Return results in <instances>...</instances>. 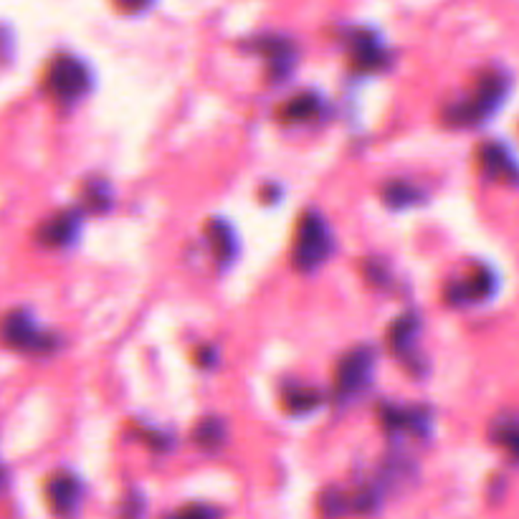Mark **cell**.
Masks as SVG:
<instances>
[{
  "label": "cell",
  "instance_id": "obj_1",
  "mask_svg": "<svg viewBox=\"0 0 519 519\" xmlns=\"http://www.w3.org/2000/svg\"><path fill=\"white\" fill-rule=\"evenodd\" d=\"M509 84H512L509 74H505L502 69L484 71L461 99L443 107L441 122L454 130H471V127L489 122L499 112V107L506 102Z\"/></svg>",
  "mask_w": 519,
  "mask_h": 519
},
{
  "label": "cell",
  "instance_id": "obj_2",
  "mask_svg": "<svg viewBox=\"0 0 519 519\" xmlns=\"http://www.w3.org/2000/svg\"><path fill=\"white\" fill-rule=\"evenodd\" d=\"M335 251V236L322 213L307 210L299 216L294 241H292V266L301 273L322 269Z\"/></svg>",
  "mask_w": 519,
  "mask_h": 519
},
{
  "label": "cell",
  "instance_id": "obj_3",
  "mask_svg": "<svg viewBox=\"0 0 519 519\" xmlns=\"http://www.w3.org/2000/svg\"><path fill=\"white\" fill-rule=\"evenodd\" d=\"M375 350L367 345H357L339 357L335 367V395L339 401L350 403L357 395H363L375 370Z\"/></svg>",
  "mask_w": 519,
  "mask_h": 519
},
{
  "label": "cell",
  "instance_id": "obj_4",
  "mask_svg": "<svg viewBox=\"0 0 519 519\" xmlns=\"http://www.w3.org/2000/svg\"><path fill=\"white\" fill-rule=\"evenodd\" d=\"M91 89V71L77 56H56L46 69V91L56 102H79Z\"/></svg>",
  "mask_w": 519,
  "mask_h": 519
},
{
  "label": "cell",
  "instance_id": "obj_5",
  "mask_svg": "<svg viewBox=\"0 0 519 519\" xmlns=\"http://www.w3.org/2000/svg\"><path fill=\"white\" fill-rule=\"evenodd\" d=\"M0 339L14 350L31 352V355H46L56 348V338L43 332L26 310L8 311L0 320Z\"/></svg>",
  "mask_w": 519,
  "mask_h": 519
},
{
  "label": "cell",
  "instance_id": "obj_6",
  "mask_svg": "<svg viewBox=\"0 0 519 519\" xmlns=\"http://www.w3.org/2000/svg\"><path fill=\"white\" fill-rule=\"evenodd\" d=\"M499 279L494 269L487 264H477L471 266L461 276H456L454 282L446 286V301L454 307H467V304H484L496 294Z\"/></svg>",
  "mask_w": 519,
  "mask_h": 519
},
{
  "label": "cell",
  "instance_id": "obj_7",
  "mask_svg": "<svg viewBox=\"0 0 519 519\" xmlns=\"http://www.w3.org/2000/svg\"><path fill=\"white\" fill-rule=\"evenodd\" d=\"M377 418L383 431L390 436H405V439H423L429 436L433 418L426 405H395V403H383L377 408Z\"/></svg>",
  "mask_w": 519,
  "mask_h": 519
},
{
  "label": "cell",
  "instance_id": "obj_8",
  "mask_svg": "<svg viewBox=\"0 0 519 519\" xmlns=\"http://www.w3.org/2000/svg\"><path fill=\"white\" fill-rule=\"evenodd\" d=\"M477 168L492 182L502 185H519V160L517 155L502 143H481L477 147Z\"/></svg>",
  "mask_w": 519,
  "mask_h": 519
},
{
  "label": "cell",
  "instance_id": "obj_9",
  "mask_svg": "<svg viewBox=\"0 0 519 519\" xmlns=\"http://www.w3.org/2000/svg\"><path fill=\"white\" fill-rule=\"evenodd\" d=\"M421 327H423L421 325V317L415 311H403L401 317L393 320V325L385 332V348L405 367H413V365L421 367L418 352H415L418 338H421Z\"/></svg>",
  "mask_w": 519,
  "mask_h": 519
},
{
  "label": "cell",
  "instance_id": "obj_10",
  "mask_svg": "<svg viewBox=\"0 0 519 519\" xmlns=\"http://www.w3.org/2000/svg\"><path fill=\"white\" fill-rule=\"evenodd\" d=\"M348 56H350V66L357 74H377L388 66L385 43L367 28H357L352 33L348 41Z\"/></svg>",
  "mask_w": 519,
  "mask_h": 519
},
{
  "label": "cell",
  "instance_id": "obj_11",
  "mask_svg": "<svg viewBox=\"0 0 519 519\" xmlns=\"http://www.w3.org/2000/svg\"><path fill=\"white\" fill-rule=\"evenodd\" d=\"M256 51L264 56L266 77L272 81H284L286 77H292V71L299 61L297 46L286 36H261V39H256Z\"/></svg>",
  "mask_w": 519,
  "mask_h": 519
},
{
  "label": "cell",
  "instance_id": "obj_12",
  "mask_svg": "<svg viewBox=\"0 0 519 519\" xmlns=\"http://www.w3.org/2000/svg\"><path fill=\"white\" fill-rule=\"evenodd\" d=\"M81 481L71 471H56L46 481V502L56 517H74L81 505Z\"/></svg>",
  "mask_w": 519,
  "mask_h": 519
},
{
  "label": "cell",
  "instance_id": "obj_13",
  "mask_svg": "<svg viewBox=\"0 0 519 519\" xmlns=\"http://www.w3.org/2000/svg\"><path fill=\"white\" fill-rule=\"evenodd\" d=\"M203 236H206L208 251L218 266L234 264L236 256H238V236L231 228V223L226 218H210L203 228Z\"/></svg>",
  "mask_w": 519,
  "mask_h": 519
},
{
  "label": "cell",
  "instance_id": "obj_14",
  "mask_svg": "<svg viewBox=\"0 0 519 519\" xmlns=\"http://www.w3.org/2000/svg\"><path fill=\"white\" fill-rule=\"evenodd\" d=\"M81 231V213L79 210H61L51 216L49 221H43L39 228V241L43 246L64 248L77 241Z\"/></svg>",
  "mask_w": 519,
  "mask_h": 519
},
{
  "label": "cell",
  "instance_id": "obj_15",
  "mask_svg": "<svg viewBox=\"0 0 519 519\" xmlns=\"http://www.w3.org/2000/svg\"><path fill=\"white\" fill-rule=\"evenodd\" d=\"M276 117L282 125H307L314 122L317 117H322V97L317 91H299L294 97H289Z\"/></svg>",
  "mask_w": 519,
  "mask_h": 519
},
{
  "label": "cell",
  "instance_id": "obj_16",
  "mask_svg": "<svg viewBox=\"0 0 519 519\" xmlns=\"http://www.w3.org/2000/svg\"><path fill=\"white\" fill-rule=\"evenodd\" d=\"M489 439L496 449H502L512 461H519V415H496L489 426Z\"/></svg>",
  "mask_w": 519,
  "mask_h": 519
},
{
  "label": "cell",
  "instance_id": "obj_17",
  "mask_svg": "<svg viewBox=\"0 0 519 519\" xmlns=\"http://www.w3.org/2000/svg\"><path fill=\"white\" fill-rule=\"evenodd\" d=\"M282 405L289 415H310L322 405V393L307 383H289L282 393Z\"/></svg>",
  "mask_w": 519,
  "mask_h": 519
},
{
  "label": "cell",
  "instance_id": "obj_18",
  "mask_svg": "<svg viewBox=\"0 0 519 519\" xmlns=\"http://www.w3.org/2000/svg\"><path fill=\"white\" fill-rule=\"evenodd\" d=\"M380 198H383V203L388 208H393V210H408V208L421 206L423 198H426V193H423L415 182L395 178V181H388L383 185Z\"/></svg>",
  "mask_w": 519,
  "mask_h": 519
},
{
  "label": "cell",
  "instance_id": "obj_19",
  "mask_svg": "<svg viewBox=\"0 0 519 519\" xmlns=\"http://www.w3.org/2000/svg\"><path fill=\"white\" fill-rule=\"evenodd\" d=\"M226 439H228V429H226V421L218 415H206L195 423L193 443L200 451H218L226 446Z\"/></svg>",
  "mask_w": 519,
  "mask_h": 519
},
{
  "label": "cell",
  "instance_id": "obj_20",
  "mask_svg": "<svg viewBox=\"0 0 519 519\" xmlns=\"http://www.w3.org/2000/svg\"><path fill=\"white\" fill-rule=\"evenodd\" d=\"M320 514L325 519H342L348 514H355L352 512V494L338 489V487L325 489L320 496Z\"/></svg>",
  "mask_w": 519,
  "mask_h": 519
},
{
  "label": "cell",
  "instance_id": "obj_21",
  "mask_svg": "<svg viewBox=\"0 0 519 519\" xmlns=\"http://www.w3.org/2000/svg\"><path fill=\"white\" fill-rule=\"evenodd\" d=\"M81 206L89 213H104L107 208L112 206V190H109V182L104 178H91L84 182L81 188Z\"/></svg>",
  "mask_w": 519,
  "mask_h": 519
},
{
  "label": "cell",
  "instance_id": "obj_22",
  "mask_svg": "<svg viewBox=\"0 0 519 519\" xmlns=\"http://www.w3.org/2000/svg\"><path fill=\"white\" fill-rule=\"evenodd\" d=\"M168 519H223V512L216 506L203 505V502H193V505H185L182 509H178Z\"/></svg>",
  "mask_w": 519,
  "mask_h": 519
},
{
  "label": "cell",
  "instance_id": "obj_23",
  "mask_svg": "<svg viewBox=\"0 0 519 519\" xmlns=\"http://www.w3.org/2000/svg\"><path fill=\"white\" fill-rule=\"evenodd\" d=\"M119 11L125 14H140V11H147L155 0H115Z\"/></svg>",
  "mask_w": 519,
  "mask_h": 519
},
{
  "label": "cell",
  "instance_id": "obj_24",
  "mask_svg": "<svg viewBox=\"0 0 519 519\" xmlns=\"http://www.w3.org/2000/svg\"><path fill=\"white\" fill-rule=\"evenodd\" d=\"M213 360H216V350H210V348H200V352H198V365L208 367V365H213Z\"/></svg>",
  "mask_w": 519,
  "mask_h": 519
}]
</instances>
